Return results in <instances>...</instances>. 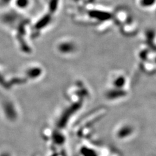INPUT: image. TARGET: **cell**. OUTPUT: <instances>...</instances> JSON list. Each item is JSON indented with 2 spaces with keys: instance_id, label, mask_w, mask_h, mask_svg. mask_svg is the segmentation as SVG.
<instances>
[{
  "instance_id": "obj_1",
  "label": "cell",
  "mask_w": 156,
  "mask_h": 156,
  "mask_svg": "<svg viewBox=\"0 0 156 156\" xmlns=\"http://www.w3.org/2000/svg\"><path fill=\"white\" fill-rule=\"evenodd\" d=\"M137 4L140 8L148 9L155 6L156 0H137Z\"/></svg>"
}]
</instances>
